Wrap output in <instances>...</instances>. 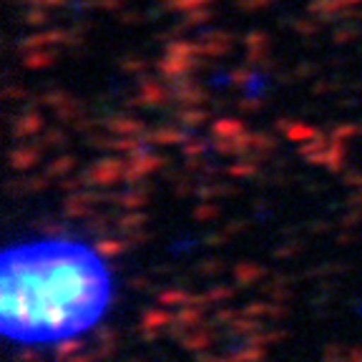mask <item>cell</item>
Instances as JSON below:
<instances>
[{
    "instance_id": "6da1fadb",
    "label": "cell",
    "mask_w": 362,
    "mask_h": 362,
    "mask_svg": "<svg viewBox=\"0 0 362 362\" xmlns=\"http://www.w3.org/2000/svg\"><path fill=\"white\" fill-rule=\"evenodd\" d=\"M113 302V274L78 239H33L0 257V332L43 345L96 327Z\"/></svg>"
}]
</instances>
